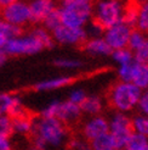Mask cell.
<instances>
[{
	"mask_svg": "<svg viewBox=\"0 0 148 150\" xmlns=\"http://www.w3.org/2000/svg\"><path fill=\"white\" fill-rule=\"evenodd\" d=\"M124 150H148V138L137 133H132Z\"/></svg>",
	"mask_w": 148,
	"mask_h": 150,
	"instance_id": "cb8c5ba5",
	"label": "cell"
},
{
	"mask_svg": "<svg viewBox=\"0 0 148 150\" xmlns=\"http://www.w3.org/2000/svg\"><path fill=\"white\" fill-rule=\"evenodd\" d=\"M62 26L71 28H85L92 20V4L77 0H62L57 7Z\"/></svg>",
	"mask_w": 148,
	"mask_h": 150,
	"instance_id": "7a4b0ae2",
	"label": "cell"
},
{
	"mask_svg": "<svg viewBox=\"0 0 148 150\" xmlns=\"http://www.w3.org/2000/svg\"><path fill=\"white\" fill-rule=\"evenodd\" d=\"M85 31L87 33V37H91V38H96V37H102L105 33V28L102 26H100L97 22H95L94 20H91L85 27Z\"/></svg>",
	"mask_w": 148,
	"mask_h": 150,
	"instance_id": "836d02e7",
	"label": "cell"
},
{
	"mask_svg": "<svg viewBox=\"0 0 148 150\" xmlns=\"http://www.w3.org/2000/svg\"><path fill=\"white\" fill-rule=\"evenodd\" d=\"M12 120L10 116H0V136H12Z\"/></svg>",
	"mask_w": 148,
	"mask_h": 150,
	"instance_id": "d6a6232c",
	"label": "cell"
},
{
	"mask_svg": "<svg viewBox=\"0 0 148 150\" xmlns=\"http://www.w3.org/2000/svg\"><path fill=\"white\" fill-rule=\"evenodd\" d=\"M81 115H83V112H81L79 105L66 100V101H61L60 103L56 118L60 120L62 123H64L66 126H67V125L75 123L81 117Z\"/></svg>",
	"mask_w": 148,
	"mask_h": 150,
	"instance_id": "4fadbf2b",
	"label": "cell"
},
{
	"mask_svg": "<svg viewBox=\"0 0 148 150\" xmlns=\"http://www.w3.org/2000/svg\"><path fill=\"white\" fill-rule=\"evenodd\" d=\"M110 56H112V59L118 65H123V64L130 62L134 60V52H132L129 48H124V49L113 50Z\"/></svg>",
	"mask_w": 148,
	"mask_h": 150,
	"instance_id": "83f0119b",
	"label": "cell"
},
{
	"mask_svg": "<svg viewBox=\"0 0 148 150\" xmlns=\"http://www.w3.org/2000/svg\"><path fill=\"white\" fill-rule=\"evenodd\" d=\"M132 28H130L128 25L121 22V23L114 25L105 29V33H103L102 37L112 50L124 49V48H128L129 37Z\"/></svg>",
	"mask_w": 148,
	"mask_h": 150,
	"instance_id": "9c48e42d",
	"label": "cell"
},
{
	"mask_svg": "<svg viewBox=\"0 0 148 150\" xmlns=\"http://www.w3.org/2000/svg\"><path fill=\"white\" fill-rule=\"evenodd\" d=\"M80 110L87 116H97L103 111V100L100 95H86L85 100L80 104Z\"/></svg>",
	"mask_w": 148,
	"mask_h": 150,
	"instance_id": "2e32d148",
	"label": "cell"
},
{
	"mask_svg": "<svg viewBox=\"0 0 148 150\" xmlns=\"http://www.w3.org/2000/svg\"><path fill=\"white\" fill-rule=\"evenodd\" d=\"M0 11H1V7H0Z\"/></svg>",
	"mask_w": 148,
	"mask_h": 150,
	"instance_id": "ee69618b",
	"label": "cell"
},
{
	"mask_svg": "<svg viewBox=\"0 0 148 150\" xmlns=\"http://www.w3.org/2000/svg\"><path fill=\"white\" fill-rule=\"evenodd\" d=\"M142 91L131 82H117L109 89L108 103L115 111L128 114L135 110Z\"/></svg>",
	"mask_w": 148,
	"mask_h": 150,
	"instance_id": "3957f363",
	"label": "cell"
},
{
	"mask_svg": "<svg viewBox=\"0 0 148 150\" xmlns=\"http://www.w3.org/2000/svg\"><path fill=\"white\" fill-rule=\"evenodd\" d=\"M51 34H52L55 44L69 47L83 45L89 38L85 28H71L62 25L56 28L54 32H51Z\"/></svg>",
	"mask_w": 148,
	"mask_h": 150,
	"instance_id": "ba28073f",
	"label": "cell"
},
{
	"mask_svg": "<svg viewBox=\"0 0 148 150\" xmlns=\"http://www.w3.org/2000/svg\"><path fill=\"white\" fill-rule=\"evenodd\" d=\"M15 1H17V0H0V7H5V6H7V5H10V4H12V3H15Z\"/></svg>",
	"mask_w": 148,
	"mask_h": 150,
	"instance_id": "ab89813d",
	"label": "cell"
},
{
	"mask_svg": "<svg viewBox=\"0 0 148 150\" xmlns=\"http://www.w3.org/2000/svg\"><path fill=\"white\" fill-rule=\"evenodd\" d=\"M126 1H128V0H126Z\"/></svg>",
	"mask_w": 148,
	"mask_h": 150,
	"instance_id": "f6af8a7d",
	"label": "cell"
},
{
	"mask_svg": "<svg viewBox=\"0 0 148 150\" xmlns=\"http://www.w3.org/2000/svg\"><path fill=\"white\" fill-rule=\"evenodd\" d=\"M90 145H91V150H113V149H115L114 140L109 133L91 140Z\"/></svg>",
	"mask_w": 148,
	"mask_h": 150,
	"instance_id": "7402d4cb",
	"label": "cell"
},
{
	"mask_svg": "<svg viewBox=\"0 0 148 150\" xmlns=\"http://www.w3.org/2000/svg\"><path fill=\"white\" fill-rule=\"evenodd\" d=\"M55 66L58 69L63 70H78L83 66V62L78 59H71V57H58L54 61Z\"/></svg>",
	"mask_w": 148,
	"mask_h": 150,
	"instance_id": "f1b7e54d",
	"label": "cell"
},
{
	"mask_svg": "<svg viewBox=\"0 0 148 150\" xmlns=\"http://www.w3.org/2000/svg\"><path fill=\"white\" fill-rule=\"evenodd\" d=\"M109 134L114 140L115 149H125L130 137L132 136L131 117L128 114L115 111L110 120H108Z\"/></svg>",
	"mask_w": 148,
	"mask_h": 150,
	"instance_id": "8992f818",
	"label": "cell"
},
{
	"mask_svg": "<svg viewBox=\"0 0 148 150\" xmlns=\"http://www.w3.org/2000/svg\"><path fill=\"white\" fill-rule=\"evenodd\" d=\"M29 150H47V149H41V148H36V146H32Z\"/></svg>",
	"mask_w": 148,
	"mask_h": 150,
	"instance_id": "60d3db41",
	"label": "cell"
},
{
	"mask_svg": "<svg viewBox=\"0 0 148 150\" xmlns=\"http://www.w3.org/2000/svg\"><path fill=\"white\" fill-rule=\"evenodd\" d=\"M126 6V0H96L92 4V20L107 29L121 23Z\"/></svg>",
	"mask_w": 148,
	"mask_h": 150,
	"instance_id": "277c9868",
	"label": "cell"
},
{
	"mask_svg": "<svg viewBox=\"0 0 148 150\" xmlns=\"http://www.w3.org/2000/svg\"><path fill=\"white\" fill-rule=\"evenodd\" d=\"M67 143L69 150H91L90 142L84 138H71Z\"/></svg>",
	"mask_w": 148,
	"mask_h": 150,
	"instance_id": "4dcf8cb0",
	"label": "cell"
},
{
	"mask_svg": "<svg viewBox=\"0 0 148 150\" xmlns=\"http://www.w3.org/2000/svg\"><path fill=\"white\" fill-rule=\"evenodd\" d=\"M12 120V133L20 134V136H28L32 134L33 129V117L28 114L23 116L13 117Z\"/></svg>",
	"mask_w": 148,
	"mask_h": 150,
	"instance_id": "ac0fdd59",
	"label": "cell"
},
{
	"mask_svg": "<svg viewBox=\"0 0 148 150\" xmlns=\"http://www.w3.org/2000/svg\"><path fill=\"white\" fill-rule=\"evenodd\" d=\"M140 31L148 33V0L143 1L138 5V18H137V26Z\"/></svg>",
	"mask_w": 148,
	"mask_h": 150,
	"instance_id": "d4e9b609",
	"label": "cell"
},
{
	"mask_svg": "<svg viewBox=\"0 0 148 150\" xmlns=\"http://www.w3.org/2000/svg\"><path fill=\"white\" fill-rule=\"evenodd\" d=\"M43 27L46 29V31H49L50 33L54 32L56 28H58L62 23H61V17H60V12H58V9L56 7V9L50 12L47 16L44 18V21L41 22Z\"/></svg>",
	"mask_w": 148,
	"mask_h": 150,
	"instance_id": "484cf974",
	"label": "cell"
},
{
	"mask_svg": "<svg viewBox=\"0 0 148 150\" xmlns=\"http://www.w3.org/2000/svg\"><path fill=\"white\" fill-rule=\"evenodd\" d=\"M131 126H132V131L134 133L141 134L148 138V116L142 115V114H137L131 118Z\"/></svg>",
	"mask_w": 148,
	"mask_h": 150,
	"instance_id": "44dd1931",
	"label": "cell"
},
{
	"mask_svg": "<svg viewBox=\"0 0 148 150\" xmlns=\"http://www.w3.org/2000/svg\"><path fill=\"white\" fill-rule=\"evenodd\" d=\"M137 18H138V6L128 3L126 10L124 13V20L123 22L125 25H128L130 28H136L137 26Z\"/></svg>",
	"mask_w": 148,
	"mask_h": 150,
	"instance_id": "4316f807",
	"label": "cell"
},
{
	"mask_svg": "<svg viewBox=\"0 0 148 150\" xmlns=\"http://www.w3.org/2000/svg\"><path fill=\"white\" fill-rule=\"evenodd\" d=\"M84 50L89 55L92 56H110L112 49L103 39V37H96V38H87V40L83 44Z\"/></svg>",
	"mask_w": 148,
	"mask_h": 150,
	"instance_id": "5bb4252c",
	"label": "cell"
},
{
	"mask_svg": "<svg viewBox=\"0 0 148 150\" xmlns=\"http://www.w3.org/2000/svg\"><path fill=\"white\" fill-rule=\"evenodd\" d=\"M22 32H23L22 28L15 27V26L10 25L9 22H6L3 17H0V51H3L5 44L10 39L17 37Z\"/></svg>",
	"mask_w": 148,
	"mask_h": 150,
	"instance_id": "d6986e66",
	"label": "cell"
},
{
	"mask_svg": "<svg viewBox=\"0 0 148 150\" xmlns=\"http://www.w3.org/2000/svg\"><path fill=\"white\" fill-rule=\"evenodd\" d=\"M148 39V35L142 32V31H140L138 28H134L131 31L130 33V37H129V43H128V48L134 52L136 51L137 49L141 48L143 44L147 42Z\"/></svg>",
	"mask_w": 148,
	"mask_h": 150,
	"instance_id": "ffe728a7",
	"label": "cell"
},
{
	"mask_svg": "<svg viewBox=\"0 0 148 150\" xmlns=\"http://www.w3.org/2000/svg\"><path fill=\"white\" fill-rule=\"evenodd\" d=\"M27 114L21 96L10 93H0V116H10L13 118Z\"/></svg>",
	"mask_w": 148,
	"mask_h": 150,
	"instance_id": "30bf717a",
	"label": "cell"
},
{
	"mask_svg": "<svg viewBox=\"0 0 148 150\" xmlns=\"http://www.w3.org/2000/svg\"><path fill=\"white\" fill-rule=\"evenodd\" d=\"M134 65H135V60H132V61L126 62V64H123V65H118L117 73H118V77H119L120 82H131Z\"/></svg>",
	"mask_w": 148,
	"mask_h": 150,
	"instance_id": "f546056e",
	"label": "cell"
},
{
	"mask_svg": "<svg viewBox=\"0 0 148 150\" xmlns=\"http://www.w3.org/2000/svg\"><path fill=\"white\" fill-rule=\"evenodd\" d=\"M43 50H44V45L31 29L29 32L23 31L17 37L10 39L5 44L3 52L7 57L9 56H29V55L39 54Z\"/></svg>",
	"mask_w": 148,
	"mask_h": 150,
	"instance_id": "5b68a950",
	"label": "cell"
},
{
	"mask_svg": "<svg viewBox=\"0 0 148 150\" xmlns=\"http://www.w3.org/2000/svg\"><path fill=\"white\" fill-rule=\"evenodd\" d=\"M28 5L31 11V22L35 25L41 23L44 18L57 7L54 0H29Z\"/></svg>",
	"mask_w": 148,
	"mask_h": 150,
	"instance_id": "7c38bea8",
	"label": "cell"
},
{
	"mask_svg": "<svg viewBox=\"0 0 148 150\" xmlns=\"http://www.w3.org/2000/svg\"><path fill=\"white\" fill-rule=\"evenodd\" d=\"M0 17H3L10 25L23 29L31 22V11L27 0H17L10 5L3 7L0 11Z\"/></svg>",
	"mask_w": 148,
	"mask_h": 150,
	"instance_id": "52a82bcc",
	"label": "cell"
},
{
	"mask_svg": "<svg viewBox=\"0 0 148 150\" xmlns=\"http://www.w3.org/2000/svg\"><path fill=\"white\" fill-rule=\"evenodd\" d=\"M60 100H52L49 103L45 108H44L40 112V117H45V118H56L57 115V110L60 106Z\"/></svg>",
	"mask_w": 148,
	"mask_h": 150,
	"instance_id": "1f68e13d",
	"label": "cell"
},
{
	"mask_svg": "<svg viewBox=\"0 0 148 150\" xmlns=\"http://www.w3.org/2000/svg\"><path fill=\"white\" fill-rule=\"evenodd\" d=\"M85 98H86L85 91H84V89L78 88V89H74V91H72V92L69 93V95H68V101H71V103H73V104H77V105H79V106H80V104L85 100Z\"/></svg>",
	"mask_w": 148,
	"mask_h": 150,
	"instance_id": "8d00e7d4",
	"label": "cell"
},
{
	"mask_svg": "<svg viewBox=\"0 0 148 150\" xmlns=\"http://www.w3.org/2000/svg\"><path fill=\"white\" fill-rule=\"evenodd\" d=\"M32 32L35 34V37L40 40V43L44 45V49H52L55 47V42L52 38V34L49 31H46L43 26H38L34 27L32 29Z\"/></svg>",
	"mask_w": 148,
	"mask_h": 150,
	"instance_id": "603a6c76",
	"label": "cell"
},
{
	"mask_svg": "<svg viewBox=\"0 0 148 150\" xmlns=\"http://www.w3.org/2000/svg\"><path fill=\"white\" fill-rule=\"evenodd\" d=\"M33 146L47 149V146L60 148L68 142L69 132L67 126L57 118H33Z\"/></svg>",
	"mask_w": 148,
	"mask_h": 150,
	"instance_id": "6da1fadb",
	"label": "cell"
},
{
	"mask_svg": "<svg viewBox=\"0 0 148 150\" xmlns=\"http://www.w3.org/2000/svg\"><path fill=\"white\" fill-rule=\"evenodd\" d=\"M6 61H7V56L4 54L3 51H0V69L6 64Z\"/></svg>",
	"mask_w": 148,
	"mask_h": 150,
	"instance_id": "f35d334b",
	"label": "cell"
},
{
	"mask_svg": "<svg viewBox=\"0 0 148 150\" xmlns=\"http://www.w3.org/2000/svg\"><path fill=\"white\" fill-rule=\"evenodd\" d=\"M136 109L138 110L140 114L148 116V89L142 91L141 95H140V99H138Z\"/></svg>",
	"mask_w": 148,
	"mask_h": 150,
	"instance_id": "d590c367",
	"label": "cell"
},
{
	"mask_svg": "<svg viewBox=\"0 0 148 150\" xmlns=\"http://www.w3.org/2000/svg\"><path fill=\"white\" fill-rule=\"evenodd\" d=\"M134 60L137 62L148 65V39L141 48L134 51Z\"/></svg>",
	"mask_w": 148,
	"mask_h": 150,
	"instance_id": "e575fe53",
	"label": "cell"
},
{
	"mask_svg": "<svg viewBox=\"0 0 148 150\" xmlns=\"http://www.w3.org/2000/svg\"><path fill=\"white\" fill-rule=\"evenodd\" d=\"M131 83L135 84L141 91L148 89V65L135 61Z\"/></svg>",
	"mask_w": 148,
	"mask_h": 150,
	"instance_id": "e0dca14e",
	"label": "cell"
},
{
	"mask_svg": "<svg viewBox=\"0 0 148 150\" xmlns=\"http://www.w3.org/2000/svg\"><path fill=\"white\" fill-rule=\"evenodd\" d=\"M77 1H80V3H91L92 4V0H77Z\"/></svg>",
	"mask_w": 148,
	"mask_h": 150,
	"instance_id": "b9f144b4",
	"label": "cell"
},
{
	"mask_svg": "<svg viewBox=\"0 0 148 150\" xmlns=\"http://www.w3.org/2000/svg\"><path fill=\"white\" fill-rule=\"evenodd\" d=\"M0 150H13L10 137L0 136Z\"/></svg>",
	"mask_w": 148,
	"mask_h": 150,
	"instance_id": "74e56055",
	"label": "cell"
},
{
	"mask_svg": "<svg viewBox=\"0 0 148 150\" xmlns=\"http://www.w3.org/2000/svg\"><path fill=\"white\" fill-rule=\"evenodd\" d=\"M81 133H83V138L87 142H91L101 136H105V134L109 133L108 120L102 115L89 117L83 125Z\"/></svg>",
	"mask_w": 148,
	"mask_h": 150,
	"instance_id": "8fae6325",
	"label": "cell"
},
{
	"mask_svg": "<svg viewBox=\"0 0 148 150\" xmlns=\"http://www.w3.org/2000/svg\"><path fill=\"white\" fill-rule=\"evenodd\" d=\"M73 78L71 76H57V77H51L47 79H43L40 82H38L34 89L36 92H50V91H55V89H60L63 88L66 86H68L72 83Z\"/></svg>",
	"mask_w": 148,
	"mask_h": 150,
	"instance_id": "9a60e30c",
	"label": "cell"
},
{
	"mask_svg": "<svg viewBox=\"0 0 148 150\" xmlns=\"http://www.w3.org/2000/svg\"><path fill=\"white\" fill-rule=\"evenodd\" d=\"M113 150H124V149H113Z\"/></svg>",
	"mask_w": 148,
	"mask_h": 150,
	"instance_id": "7bdbcfd3",
	"label": "cell"
}]
</instances>
